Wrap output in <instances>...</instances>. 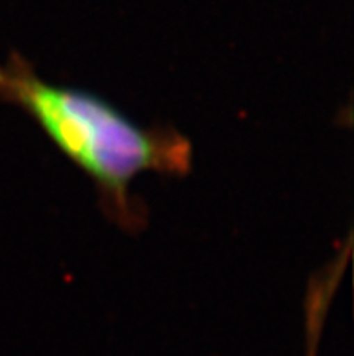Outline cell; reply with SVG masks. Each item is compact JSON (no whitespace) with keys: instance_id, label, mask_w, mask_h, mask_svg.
<instances>
[{"instance_id":"6da1fadb","label":"cell","mask_w":354,"mask_h":356,"mask_svg":"<svg viewBox=\"0 0 354 356\" xmlns=\"http://www.w3.org/2000/svg\"><path fill=\"white\" fill-rule=\"evenodd\" d=\"M0 99L29 114L86 172L105 213L125 230H139L147 221L130 194L139 174L183 176L192 168V143L177 129L139 125L92 92L51 83L22 54L0 62Z\"/></svg>"}]
</instances>
